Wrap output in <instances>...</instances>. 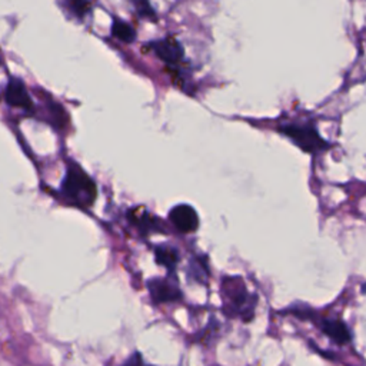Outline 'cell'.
Returning <instances> with one entry per match:
<instances>
[{
  "label": "cell",
  "instance_id": "7c38bea8",
  "mask_svg": "<svg viewBox=\"0 0 366 366\" xmlns=\"http://www.w3.org/2000/svg\"><path fill=\"white\" fill-rule=\"evenodd\" d=\"M63 3L77 19H83L90 11L89 0H63Z\"/></svg>",
  "mask_w": 366,
  "mask_h": 366
},
{
  "label": "cell",
  "instance_id": "30bf717a",
  "mask_svg": "<svg viewBox=\"0 0 366 366\" xmlns=\"http://www.w3.org/2000/svg\"><path fill=\"white\" fill-rule=\"evenodd\" d=\"M112 34L123 43H133L136 40V30L133 29V26L116 17L113 19V24H112Z\"/></svg>",
  "mask_w": 366,
  "mask_h": 366
},
{
  "label": "cell",
  "instance_id": "6da1fadb",
  "mask_svg": "<svg viewBox=\"0 0 366 366\" xmlns=\"http://www.w3.org/2000/svg\"><path fill=\"white\" fill-rule=\"evenodd\" d=\"M60 192L63 199L79 207H89L97 197V189L92 177L76 163H70L66 169Z\"/></svg>",
  "mask_w": 366,
  "mask_h": 366
},
{
  "label": "cell",
  "instance_id": "8fae6325",
  "mask_svg": "<svg viewBox=\"0 0 366 366\" xmlns=\"http://www.w3.org/2000/svg\"><path fill=\"white\" fill-rule=\"evenodd\" d=\"M130 220L143 232V233H147V232H156L157 230V223H156V219L153 216H150L146 210H142V212H136L133 210L130 214Z\"/></svg>",
  "mask_w": 366,
  "mask_h": 366
},
{
  "label": "cell",
  "instance_id": "ba28073f",
  "mask_svg": "<svg viewBox=\"0 0 366 366\" xmlns=\"http://www.w3.org/2000/svg\"><path fill=\"white\" fill-rule=\"evenodd\" d=\"M322 332L325 335H327L333 342L339 343V345H345L347 342H350V332L347 329V326L336 319H322L320 326Z\"/></svg>",
  "mask_w": 366,
  "mask_h": 366
},
{
  "label": "cell",
  "instance_id": "8992f818",
  "mask_svg": "<svg viewBox=\"0 0 366 366\" xmlns=\"http://www.w3.org/2000/svg\"><path fill=\"white\" fill-rule=\"evenodd\" d=\"M4 97H6V102L13 107H17L30 113L34 110L33 100L20 79H11L9 81L4 92Z\"/></svg>",
  "mask_w": 366,
  "mask_h": 366
},
{
  "label": "cell",
  "instance_id": "7a4b0ae2",
  "mask_svg": "<svg viewBox=\"0 0 366 366\" xmlns=\"http://www.w3.org/2000/svg\"><path fill=\"white\" fill-rule=\"evenodd\" d=\"M277 129L307 153H319L329 147V143L322 139L316 127L309 122H286L279 124Z\"/></svg>",
  "mask_w": 366,
  "mask_h": 366
},
{
  "label": "cell",
  "instance_id": "5b68a950",
  "mask_svg": "<svg viewBox=\"0 0 366 366\" xmlns=\"http://www.w3.org/2000/svg\"><path fill=\"white\" fill-rule=\"evenodd\" d=\"M169 219L182 233H192L199 227V216L196 210L184 203L174 206L169 213Z\"/></svg>",
  "mask_w": 366,
  "mask_h": 366
},
{
  "label": "cell",
  "instance_id": "9c48e42d",
  "mask_svg": "<svg viewBox=\"0 0 366 366\" xmlns=\"http://www.w3.org/2000/svg\"><path fill=\"white\" fill-rule=\"evenodd\" d=\"M154 257L156 262L166 269H169L172 273L179 262V252L176 247L169 244H159L154 247Z\"/></svg>",
  "mask_w": 366,
  "mask_h": 366
},
{
  "label": "cell",
  "instance_id": "277c9868",
  "mask_svg": "<svg viewBox=\"0 0 366 366\" xmlns=\"http://www.w3.org/2000/svg\"><path fill=\"white\" fill-rule=\"evenodd\" d=\"M150 297L154 303H169L182 299V292L174 279L154 277L147 282Z\"/></svg>",
  "mask_w": 366,
  "mask_h": 366
},
{
  "label": "cell",
  "instance_id": "52a82bcc",
  "mask_svg": "<svg viewBox=\"0 0 366 366\" xmlns=\"http://www.w3.org/2000/svg\"><path fill=\"white\" fill-rule=\"evenodd\" d=\"M156 56L167 64H177L183 59V47L174 37H164L152 43Z\"/></svg>",
  "mask_w": 366,
  "mask_h": 366
},
{
  "label": "cell",
  "instance_id": "3957f363",
  "mask_svg": "<svg viewBox=\"0 0 366 366\" xmlns=\"http://www.w3.org/2000/svg\"><path fill=\"white\" fill-rule=\"evenodd\" d=\"M222 296L224 299V309L230 316L253 315L254 303L242 279L224 277L222 283Z\"/></svg>",
  "mask_w": 366,
  "mask_h": 366
},
{
  "label": "cell",
  "instance_id": "4fadbf2b",
  "mask_svg": "<svg viewBox=\"0 0 366 366\" xmlns=\"http://www.w3.org/2000/svg\"><path fill=\"white\" fill-rule=\"evenodd\" d=\"M122 366H150V365H146L140 356V353H133Z\"/></svg>",
  "mask_w": 366,
  "mask_h": 366
}]
</instances>
